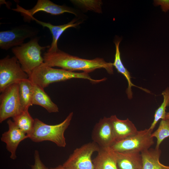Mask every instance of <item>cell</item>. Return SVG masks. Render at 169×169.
I'll use <instances>...</instances> for the list:
<instances>
[{"label": "cell", "mask_w": 169, "mask_h": 169, "mask_svg": "<svg viewBox=\"0 0 169 169\" xmlns=\"http://www.w3.org/2000/svg\"><path fill=\"white\" fill-rule=\"evenodd\" d=\"M43 57L44 63L52 67H58L71 71H82L88 73L97 69L104 68L110 74L113 73L112 63L106 62L102 58H97L92 59L80 58L59 49L53 51L47 50Z\"/></svg>", "instance_id": "1"}, {"label": "cell", "mask_w": 169, "mask_h": 169, "mask_svg": "<svg viewBox=\"0 0 169 169\" xmlns=\"http://www.w3.org/2000/svg\"><path fill=\"white\" fill-rule=\"evenodd\" d=\"M73 78L87 79L94 83L104 81L103 79H92L87 73L76 72L62 69L54 68L44 63L35 69L28 75V79L34 84L43 89L51 83Z\"/></svg>", "instance_id": "2"}, {"label": "cell", "mask_w": 169, "mask_h": 169, "mask_svg": "<svg viewBox=\"0 0 169 169\" xmlns=\"http://www.w3.org/2000/svg\"><path fill=\"white\" fill-rule=\"evenodd\" d=\"M73 115V112L70 113L63 122L55 125H48L38 118L34 119L33 129L29 138L35 142L49 141L59 147H64L66 142L64 133L70 125Z\"/></svg>", "instance_id": "3"}, {"label": "cell", "mask_w": 169, "mask_h": 169, "mask_svg": "<svg viewBox=\"0 0 169 169\" xmlns=\"http://www.w3.org/2000/svg\"><path fill=\"white\" fill-rule=\"evenodd\" d=\"M39 38L35 37L28 42L12 48V51L23 70L28 75L36 68L44 63L42 50L50 45L42 46L38 43Z\"/></svg>", "instance_id": "4"}, {"label": "cell", "mask_w": 169, "mask_h": 169, "mask_svg": "<svg viewBox=\"0 0 169 169\" xmlns=\"http://www.w3.org/2000/svg\"><path fill=\"white\" fill-rule=\"evenodd\" d=\"M28 79L16 58L9 55L0 60V92L9 85Z\"/></svg>", "instance_id": "5"}, {"label": "cell", "mask_w": 169, "mask_h": 169, "mask_svg": "<svg viewBox=\"0 0 169 169\" xmlns=\"http://www.w3.org/2000/svg\"><path fill=\"white\" fill-rule=\"evenodd\" d=\"M152 131L149 128L138 131L132 136L116 141L110 147L115 152L136 151L141 153L149 149L154 144L153 137L151 136Z\"/></svg>", "instance_id": "6"}, {"label": "cell", "mask_w": 169, "mask_h": 169, "mask_svg": "<svg viewBox=\"0 0 169 169\" xmlns=\"http://www.w3.org/2000/svg\"><path fill=\"white\" fill-rule=\"evenodd\" d=\"M100 148L93 141L85 144L75 149L62 166L66 169H95L91 156Z\"/></svg>", "instance_id": "7"}, {"label": "cell", "mask_w": 169, "mask_h": 169, "mask_svg": "<svg viewBox=\"0 0 169 169\" xmlns=\"http://www.w3.org/2000/svg\"><path fill=\"white\" fill-rule=\"evenodd\" d=\"M23 111L18 95V83L13 84L1 92L0 123L12 118Z\"/></svg>", "instance_id": "8"}, {"label": "cell", "mask_w": 169, "mask_h": 169, "mask_svg": "<svg viewBox=\"0 0 169 169\" xmlns=\"http://www.w3.org/2000/svg\"><path fill=\"white\" fill-rule=\"evenodd\" d=\"M36 29L31 27L19 26L8 30L0 32V48L7 50L19 46L28 38H34L38 33Z\"/></svg>", "instance_id": "9"}, {"label": "cell", "mask_w": 169, "mask_h": 169, "mask_svg": "<svg viewBox=\"0 0 169 169\" xmlns=\"http://www.w3.org/2000/svg\"><path fill=\"white\" fill-rule=\"evenodd\" d=\"M14 11L20 13L26 22H30V17L36 13L43 11L53 15H58L65 13H68L77 16L76 12L73 9L66 6L57 5L49 0H38L32 9L26 10L18 4Z\"/></svg>", "instance_id": "10"}, {"label": "cell", "mask_w": 169, "mask_h": 169, "mask_svg": "<svg viewBox=\"0 0 169 169\" xmlns=\"http://www.w3.org/2000/svg\"><path fill=\"white\" fill-rule=\"evenodd\" d=\"M91 137L100 147H110L116 141L110 117H104L95 125Z\"/></svg>", "instance_id": "11"}, {"label": "cell", "mask_w": 169, "mask_h": 169, "mask_svg": "<svg viewBox=\"0 0 169 169\" xmlns=\"http://www.w3.org/2000/svg\"><path fill=\"white\" fill-rule=\"evenodd\" d=\"M8 130L2 134L1 141L5 143L6 148L10 153V158L15 160L17 158L16 151L20 142L29 136L21 131L10 119L7 121Z\"/></svg>", "instance_id": "12"}, {"label": "cell", "mask_w": 169, "mask_h": 169, "mask_svg": "<svg viewBox=\"0 0 169 169\" xmlns=\"http://www.w3.org/2000/svg\"><path fill=\"white\" fill-rule=\"evenodd\" d=\"M116 141L122 140L136 134L138 132L135 125L128 118L118 119L116 115L110 117Z\"/></svg>", "instance_id": "13"}, {"label": "cell", "mask_w": 169, "mask_h": 169, "mask_svg": "<svg viewBox=\"0 0 169 169\" xmlns=\"http://www.w3.org/2000/svg\"><path fill=\"white\" fill-rule=\"evenodd\" d=\"M30 20H34L44 28H48L52 34L53 40L50 48L47 50L49 51L55 50L58 49L57 46L58 41L63 33L69 28H76L82 22V21L75 18L66 24L60 25H54L49 23L39 21L33 16L30 17Z\"/></svg>", "instance_id": "14"}, {"label": "cell", "mask_w": 169, "mask_h": 169, "mask_svg": "<svg viewBox=\"0 0 169 169\" xmlns=\"http://www.w3.org/2000/svg\"><path fill=\"white\" fill-rule=\"evenodd\" d=\"M92 160L95 169H118L115 152L110 147H100Z\"/></svg>", "instance_id": "15"}, {"label": "cell", "mask_w": 169, "mask_h": 169, "mask_svg": "<svg viewBox=\"0 0 169 169\" xmlns=\"http://www.w3.org/2000/svg\"><path fill=\"white\" fill-rule=\"evenodd\" d=\"M118 169H141L142 160L141 153L136 151L115 152Z\"/></svg>", "instance_id": "16"}, {"label": "cell", "mask_w": 169, "mask_h": 169, "mask_svg": "<svg viewBox=\"0 0 169 169\" xmlns=\"http://www.w3.org/2000/svg\"><path fill=\"white\" fill-rule=\"evenodd\" d=\"M44 89L33 84L32 105L40 106L50 113L58 112L57 105L53 102Z\"/></svg>", "instance_id": "17"}, {"label": "cell", "mask_w": 169, "mask_h": 169, "mask_svg": "<svg viewBox=\"0 0 169 169\" xmlns=\"http://www.w3.org/2000/svg\"><path fill=\"white\" fill-rule=\"evenodd\" d=\"M141 153L142 160L141 169H169V166L163 165L159 161L161 153L159 148H149Z\"/></svg>", "instance_id": "18"}, {"label": "cell", "mask_w": 169, "mask_h": 169, "mask_svg": "<svg viewBox=\"0 0 169 169\" xmlns=\"http://www.w3.org/2000/svg\"><path fill=\"white\" fill-rule=\"evenodd\" d=\"M120 41V40H119L115 42L116 50L114 61L112 64L113 66L115 67L118 72L123 74L127 80L128 84L126 93L128 98L129 99H131L132 98L133 93L131 90V87L133 86L138 87L147 93H150L148 90L137 86L132 83L130 73L123 65L120 58L119 48Z\"/></svg>", "instance_id": "19"}, {"label": "cell", "mask_w": 169, "mask_h": 169, "mask_svg": "<svg viewBox=\"0 0 169 169\" xmlns=\"http://www.w3.org/2000/svg\"><path fill=\"white\" fill-rule=\"evenodd\" d=\"M18 84L19 97L23 111L33 105V84L28 79L21 81Z\"/></svg>", "instance_id": "20"}, {"label": "cell", "mask_w": 169, "mask_h": 169, "mask_svg": "<svg viewBox=\"0 0 169 169\" xmlns=\"http://www.w3.org/2000/svg\"><path fill=\"white\" fill-rule=\"evenodd\" d=\"M28 109L26 110L13 118V121L23 132L29 136L34 125V119L30 115Z\"/></svg>", "instance_id": "21"}, {"label": "cell", "mask_w": 169, "mask_h": 169, "mask_svg": "<svg viewBox=\"0 0 169 169\" xmlns=\"http://www.w3.org/2000/svg\"><path fill=\"white\" fill-rule=\"evenodd\" d=\"M162 95L163 97V101L160 106L156 110L154 115V119L149 129L153 130L157 123L161 119H165L166 107L169 105V88H167L163 91Z\"/></svg>", "instance_id": "22"}, {"label": "cell", "mask_w": 169, "mask_h": 169, "mask_svg": "<svg viewBox=\"0 0 169 169\" xmlns=\"http://www.w3.org/2000/svg\"><path fill=\"white\" fill-rule=\"evenodd\" d=\"M151 136L156 138V148H159L162 142L166 138L169 137V119L162 120L157 129L152 133Z\"/></svg>", "instance_id": "23"}, {"label": "cell", "mask_w": 169, "mask_h": 169, "mask_svg": "<svg viewBox=\"0 0 169 169\" xmlns=\"http://www.w3.org/2000/svg\"><path fill=\"white\" fill-rule=\"evenodd\" d=\"M73 4L86 10L93 11L98 13L102 12V2L101 0H71Z\"/></svg>", "instance_id": "24"}, {"label": "cell", "mask_w": 169, "mask_h": 169, "mask_svg": "<svg viewBox=\"0 0 169 169\" xmlns=\"http://www.w3.org/2000/svg\"><path fill=\"white\" fill-rule=\"evenodd\" d=\"M34 162L31 166V169H49L43 164L41 161L39 151L35 150L34 154Z\"/></svg>", "instance_id": "25"}, {"label": "cell", "mask_w": 169, "mask_h": 169, "mask_svg": "<svg viewBox=\"0 0 169 169\" xmlns=\"http://www.w3.org/2000/svg\"><path fill=\"white\" fill-rule=\"evenodd\" d=\"M156 5H160L162 11L166 12L169 10V0H157L154 1Z\"/></svg>", "instance_id": "26"}, {"label": "cell", "mask_w": 169, "mask_h": 169, "mask_svg": "<svg viewBox=\"0 0 169 169\" xmlns=\"http://www.w3.org/2000/svg\"><path fill=\"white\" fill-rule=\"evenodd\" d=\"M50 169H66L64 168L62 166V165H59L58 166L54 167H51Z\"/></svg>", "instance_id": "27"}, {"label": "cell", "mask_w": 169, "mask_h": 169, "mask_svg": "<svg viewBox=\"0 0 169 169\" xmlns=\"http://www.w3.org/2000/svg\"><path fill=\"white\" fill-rule=\"evenodd\" d=\"M165 119H169V112H168V113H166Z\"/></svg>", "instance_id": "28"}]
</instances>
